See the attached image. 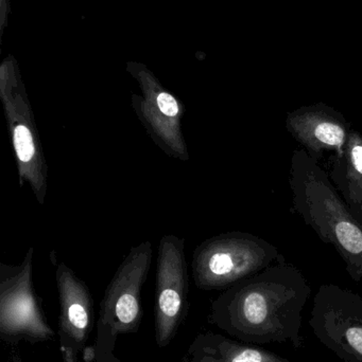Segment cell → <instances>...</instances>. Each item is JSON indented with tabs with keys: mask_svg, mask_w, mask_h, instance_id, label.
Listing matches in <instances>:
<instances>
[{
	"mask_svg": "<svg viewBox=\"0 0 362 362\" xmlns=\"http://www.w3.org/2000/svg\"><path fill=\"white\" fill-rule=\"evenodd\" d=\"M188 352L201 353L222 362H293L254 344H244L220 334H200Z\"/></svg>",
	"mask_w": 362,
	"mask_h": 362,
	"instance_id": "13",
	"label": "cell"
},
{
	"mask_svg": "<svg viewBox=\"0 0 362 362\" xmlns=\"http://www.w3.org/2000/svg\"><path fill=\"white\" fill-rule=\"evenodd\" d=\"M285 125L293 139L317 161L327 153L340 154L353 129L344 114L324 103L288 112Z\"/></svg>",
	"mask_w": 362,
	"mask_h": 362,
	"instance_id": "11",
	"label": "cell"
},
{
	"mask_svg": "<svg viewBox=\"0 0 362 362\" xmlns=\"http://www.w3.org/2000/svg\"><path fill=\"white\" fill-rule=\"evenodd\" d=\"M34 252L30 247L18 265L0 264V338L9 346L21 341L42 344L55 338L34 288Z\"/></svg>",
	"mask_w": 362,
	"mask_h": 362,
	"instance_id": "5",
	"label": "cell"
},
{
	"mask_svg": "<svg viewBox=\"0 0 362 362\" xmlns=\"http://www.w3.org/2000/svg\"><path fill=\"white\" fill-rule=\"evenodd\" d=\"M55 282L60 301V351L62 356L80 357L95 325L93 296L86 283L64 262L57 264Z\"/></svg>",
	"mask_w": 362,
	"mask_h": 362,
	"instance_id": "10",
	"label": "cell"
},
{
	"mask_svg": "<svg viewBox=\"0 0 362 362\" xmlns=\"http://www.w3.org/2000/svg\"><path fill=\"white\" fill-rule=\"evenodd\" d=\"M310 295L303 272L284 259L223 291L210 304L208 321L244 344L302 348L303 312Z\"/></svg>",
	"mask_w": 362,
	"mask_h": 362,
	"instance_id": "1",
	"label": "cell"
},
{
	"mask_svg": "<svg viewBox=\"0 0 362 362\" xmlns=\"http://www.w3.org/2000/svg\"><path fill=\"white\" fill-rule=\"evenodd\" d=\"M284 259L278 247L259 236L248 232H227L196 247L191 276L201 291H223Z\"/></svg>",
	"mask_w": 362,
	"mask_h": 362,
	"instance_id": "3",
	"label": "cell"
},
{
	"mask_svg": "<svg viewBox=\"0 0 362 362\" xmlns=\"http://www.w3.org/2000/svg\"><path fill=\"white\" fill-rule=\"evenodd\" d=\"M310 325L317 339L344 362H362V297L323 284L314 298Z\"/></svg>",
	"mask_w": 362,
	"mask_h": 362,
	"instance_id": "6",
	"label": "cell"
},
{
	"mask_svg": "<svg viewBox=\"0 0 362 362\" xmlns=\"http://www.w3.org/2000/svg\"><path fill=\"white\" fill-rule=\"evenodd\" d=\"M189 274L185 240L168 234L159 240L155 278L154 329L157 346H169L189 310Z\"/></svg>",
	"mask_w": 362,
	"mask_h": 362,
	"instance_id": "7",
	"label": "cell"
},
{
	"mask_svg": "<svg viewBox=\"0 0 362 362\" xmlns=\"http://www.w3.org/2000/svg\"><path fill=\"white\" fill-rule=\"evenodd\" d=\"M189 362H222L197 352H188Z\"/></svg>",
	"mask_w": 362,
	"mask_h": 362,
	"instance_id": "14",
	"label": "cell"
},
{
	"mask_svg": "<svg viewBox=\"0 0 362 362\" xmlns=\"http://www.w3.org/2000/svg\"><path fill=\"white\" fill-rule=\"evenodd\" d=\"M293 206L322 242L332 245L355 282L362 280V215L346 204L319 161L304 150L291 156Z\"/></svg>",
	"mask_w": 362,
	"mask_h": 362,
	"instance_id": "2",
	"label": "cell"
},
{
	"mask_svg": "<svg viewBox=\"0 0 362 362\" xmlns=\"http://www.w3.org/2000/svg\"><path fill=\"white\" fill-rule=\"evenodd\" d=\"M329 175L346 204L362 215V135L356 129L344 151L333 155Z\"/></svg>",
	"mask_w": 362,
	"mask_h": 362,
	"instance_id": "12",
	"label": "cell"
},
{
	"mask_svg": "<svg viewBox=\"0 0 362 362\" xmlns=\"http://www.w3.org/2000/svg\"><path fill=\"white\" fill-rule=\"evenodd\" d=\"M152 244L149 240L133 247L117 268L100 302L97 335L93 351L114 354L117 339L140 331L144 310L142 291L152 264Z\"/></svg>",
	"mask_w": 362,
	"mask_h": 362,
	"instance_id": "4",
	"label": "cell"
},
{
	"mask_svg": "<svg viewBox=\"0 0 362 362\" xmlns=\"http://www.w3.org/2000/svg\"><path fill=\"white\" fill-rule=\"evenodd\" d=\"M142 80L144 98H132L136 117L157 148L168 157L188 161V148L182 132V118L186 110L152 78L142 76Z\"/></svg>",
	"mask_w": 362,
	"mask_h": 362,
	"instance_id": "9",
	"label": "cell"
},
{
	"mask_svg": "<svg viewBox=\"0 0 362 362\" xmlns=\"http://www.w3.org/2000/svg\"><path fill=\"white\" fill-rule=\"evenodd\" d=\"M0 90L16 160L19 185L21 187L29 185L38 204L44 206L48 167L33 110L23 89L10 76L2 80Z\"/></svg>",
	"mask_w": 362,
	"mask_h": 362,
	"instance_id": "8",
	"label": "cell"
},
{
	"mask_svg": "<svg viewBox=\"0 0 362 362\" xmlns=\"http://www.w3.org/2000/svg\"><path fill=\"white\" fill-rule=\"evenodd\" d=\"M10 362H25L23 361V358H21V356H19V354H17V353H13L12 356H11Z\"/></svg>",
	"mask_w": 362,
	"mask_h": 362,
	"instance_id": "15",
	"label": "cell"
}]
</instances>
